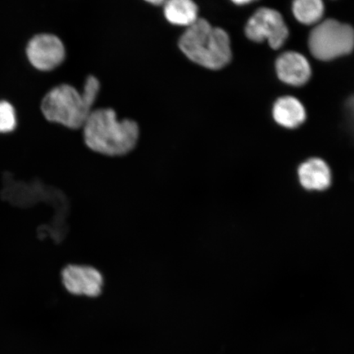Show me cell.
<instances>
[{
	"label": "cell",
	"instance_id": "1",
	"mask_svg": "<svg viewBox=\"0 0 354 354\" xmlns=\"http://www.w3.org/2000/svg\"><path fill=\"white\" fill-rule=\"evenodd\" d=\"M82 128L87 147L107 156L131 152L139 139L137 123L129 119L118 120L112 109L93 110Z\"/></svg>",
	"mask_w": 354,
	"mask_h": 354
},
{
	"label": "cell",
	"instance_id": "2",
	"mask_svg": "<svg viewBox=\"0 0 354 354\" xmlns=\"http://www.w3.org/2000/svg\"><path fill=\"white\" fill-rule=\"evenodd\" d=\"M179 47L189 60L207 69L223 68L232 59L228 34L203 19H198L181 35Z\"/></svg>",
	"mask_w": 354,
	"mask_h": 354
},
{
	"label": "cell",
	"instance_id": "3",
	"mask_svg": "<svg viewBox=\"0 0 354 354\" xmlns=\"http://www.w3.org/2000/svg\"><path fill=\"white\" fill-rule=\"evenodd\" d=\"M95 103L73 86L61 84L44 96L41 109L48 122L77 130L85 125Z\"/></svg>",
	"mask_w": 354,
	"mask_h": 354
},
{
	"label": "cell",
	"instance_id": "4",
	"mask_svg": "<svg viewBox=\"0 0 354 354\" xmlns=\"http://www.w3.org/2000/svg\"><path fill=\"white\" fill-rule=\"evenodd\" d=\"M308 46L313 56L321 61L348 55L354 48V29L334 19L326 20L310 33Z\"/></svg>",
	"mask_w": 354,
	"mask_h": 354
},
{
	"label": "cell",
	"instance_id": "5",
	"mask_svg": "<svg viewBox=\"0 0 354 354\" xmlns=\"http://www.w3.org/2000/svg\"><path fill=\"white\" fill-rule=\"evenodd\" d=\"M245 35L252 41H267L274 50H278L289 37V30L280 12L262 8L248 21Z\"/></svg>",
	"mask_w": 354,
	"mask_h": 354
},
{
	"label": "cell",
	"instance_id": "6",
	"mask_svg": "<svg viewBox=\"0 0 354 354\" xmlns=\"http://www.w3.org/2000/svg\"><path fill=\"white\" fill-rule=\"evenodd\" d=\"M26 57L35 69L48 72L59 66L66 59L65 44L57 35L39 33L34 35L26 48Z\"/></svg>",
	"mask_w": 354,
	"mask_h": 354
},
{
	"label": "cell",
	"instance_id": "7",
	"mask_svg": "<svg viewBox=\"0 0 354 354\" xmlns=\"http://www.w3.org/2000/svg\"><path fill=\"white\" fill-rule=\"evenodd\" d=\"M61 281L70 295L91 299L99 297L104 287L103 274L90 265H66L61 271Z\"/></svg>",
	"mask_w": 354,
	"mask_h": 354
},
{
	"label": "cell",
	"instance_id": "8",
	"mask_svg": "<svg viewBox=\"0 0 354 354\" xmlns=\"http://www.w3.org/2000/svg\"><path fill=\"white\" fill-rule=\"evenodd\" d=\"M276 70L278 78L292 86H304L312 75L309 62L297 52H286L279 57Z\"/></svg>",
	"mask_w": 354,
	"mask_h": 354
},
{
	"label": "cell",
	"instance_id": "9",
	"mask_svg": "<svg viewBox=\"0 0 354 354\" xmlns=\"http://www.w3.org/2000/svg\"><path fill=\"white\" fill-rule=\"evenodd\" d=\"M299 179L302 187L308 190H325L331 184V172L326 162L313 158L299 167Z\"/></svg>",
	"mask_w": 354,
	"mask_h": 354
},
{
	"label": "cell",
	"instance_id": "10",
	"mask_svg": "<svg viewBox=\"0 0 354 354\" xmlns=\"http://www.w3.org/2000/svg\"><path fill=\"white\" fill-rule=\"evenodd\" d=\"M272 115L274 120L287 129L299 127L307 118L306 110L303 104L292 96L278 99L273 106Z\"/></svg>",
	"mask_w": 354,
	"mask_h": 354
},
{
	"label": "cell",
	"instance_id": "11",
	"mask_svg": "<svg viewBox=\"0 0 354 354\" xmlns=\"http://www.w3.org/2000/svg\"><path fill=\"white\" fill-rule=\"evenodd\" d=\"M198 6L189 0H171L165 3V15L170 24L190 26L198 19Z\"/></svg>",
	"mask_w": 354,
	"mask_h": 354
},
{
	"label": "cell",
	"instance_id": "12",
	"mask_svg": "<svg viewBox=\"0 0 354 354\" xmlns=\"http://www.w3.org/2000/svg\"><path fill=\"white\" fill-rule=\"evenodd\" d=\"M295 19L304 25L318 24L324 15V4L320 0H297L292 6Z\"/></svg>",
	"mask_w": 354,
	"mask_h": 354
},
{
	"label": "cell",
	"instance_id": "13",
	"mask_svg": "<svg viewBox=\"0 0 354 354\" xmlns=\"http://www.w3.org/2000/svg\"><path fill=\"white\" fill-rule=\"evenodd\" d=\"M17 119L15 108L7 100H0V134L15 130Z\"/></svg>",
	"mask_w": 354,
	"mask_h": 354
},
{
	"label": "cell",
	"instance_id": "14",
	"mask_svg": "<svg viewBox=\"0 0 354 354\" xmlns=\"http://www.w3.org/2000/svg\"><path fill=\"white\" fill-rule=\"evenodd\" d=\"M234 3L238 6H245V4L250 3L251 1H234Z\"/></svg>",
	"mask_w": 354,
	"mask_h": 354
}]
</instances>
